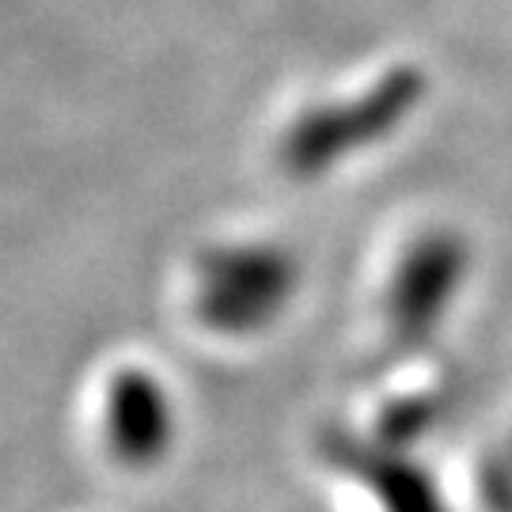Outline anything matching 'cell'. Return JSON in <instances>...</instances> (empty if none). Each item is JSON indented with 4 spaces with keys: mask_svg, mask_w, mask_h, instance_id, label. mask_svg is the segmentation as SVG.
I'll return each instance as SVG.
<instances>
[{
    "mask_svg": "<svg viewBox=\"0 0 512 512\" xmlns=\"http://www.w3.org/2000/svg\"><path fill=\"white\" fill-rule=\"evenodd\" d=\"M440 418L437 395H418V399H399L384 410L380 418V444L403 452L406 444H414L418 437H425Z\"/></svg>",
    "mask_w": 512,
    "mask_h": 512,
    "instance_id": "obj_6",
    "label": "cell"
},
{
    "mask_svg": "<svg viewBox=\"0 0 512 512\" xmlns=\"http://www.w3.org/2000/svg\"><path fill=\"white\" fill-rule=\"evenodd\" d=\"M467 277V243L452 232L418 239L387 293V342L395 353L429 346Z\"/></svg>",
    "mask_w": 512,
    "mask_h": 512,
    "instance_id": "obj_3",
    "label": "cell"
},
{
    "mask_svg": "<svg viewBox=\"0 0 512 512\" xmlns=\"http://www.w3.org/2000/svg\"><path fill=\"white\" fill-rule=\"evenodd\" d=\"M330 459L338 467L365 478V486L384 501V512H448L440 501L437 486L418 471L403 452L384 448V444H361L353 437H334L327 444Z\"/></svg>",
    "mask_w": 512,
    "mask_h": 512,
    "instance_id": "obj_5",
    "label": "cell"
},
{
    "mask_svg": "<svg viewBox=\"0 0 512 512\" xmlns=\"http://www.w3.org/2000/svg\"><path fill=\"white\" fill-rule=\"evenodd\" d=\"M478 490L494 512H512V456H490L482 463Z\"/></svg>",
    "mask_w": 512,
    "mask_h": 512,
    "instance_id": "obj_7",
    "label": "cell"
},
{
    "mask_svg": "<svg viewBox=\"0 0 512 512\" xmlns=\"http://www.w3.org/2000/svg\"><path fill=\"white\" fill-rule=\"evenodd\" d=\"M175 440V410L160 380L141 368L114 376L107 395V444L118 463L152 467Z\"/></svg>",
    "mask_w": 512,
    "mask_h": 512,
    "instance_id": "obj_4",
    "label": "cell"
},
{
    "mask_svg": "<svg viewBox=\"0 0 512 512\" xmlns=\"http://www.w3.org/2000/svg\"><path fill=\"white\" fill-rule=\"evenodd\" d=\"M296 281V262L277 247H217L202 258L198 315L217 334H255L281 315L296 293Z\"/></svg>",
    "mask_w": 512,
    "mask_h": 512,
    "instance_id": "obj_1",
    "label": "cell"
},
{
    "mask_svg": "<svg viewBox=\"0 0 512 512\" xmlns=\"http://www.w3.org/2000/svg\"><path fill=\"white\" fill-rule=\"evenodd\" d=\"M421 99V80L414 73H395L353 107H330L308 114L285 137V167L293 175H315L323 167L338 164L342 156L357 152V145L380 141L403 122L410 107Z\"/></svg>",
    "mask_w": 512,
    "mask_h": 512,
    "instance_id": "obj_2",
    "label": "cell"
}]
</instances>
